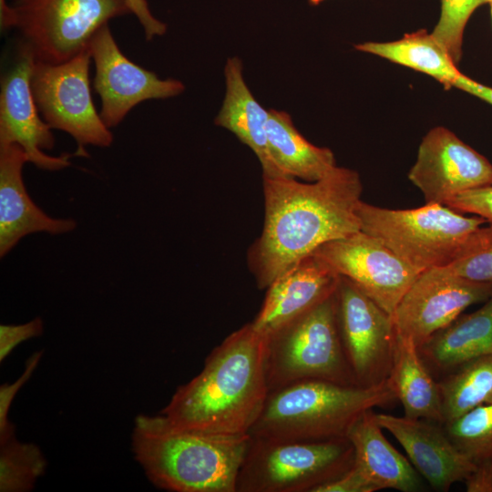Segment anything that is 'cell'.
<instances>
[{
	"instance_id": "cell-1",
	"label": "cell",
	"mask_w": 492,
	"mask_h": 492,
	"mask_svg": "<svg viewBox=\"0 0 492 492\" xmlns=\"http://www.w3.org/2000/svg\"><path fill=\"white\" fill-rule=\"evenodd\" d=\"M262 178L263 228L247 254L261 290L320 246L361 231L356 208L363 191L359 174L337 166L314 182Z\"/></svg>"
},
{
	"instance_id": "cell-2",
	"label": "cell",
	"mask_w": 492,
	"mask_h": 492,
	"mask_svg": "<svg viewBox=\"0 0 492 492\" xmlns=\"http://www.w3.org/2000/svg\"><path fill=\"white\" fill-rule=\"evenodd\" d=\"M268 395L264 338L249 323L211 351L201 372L178 387L160 414L179 429L247 435Z\"/></svg>"
},
{
	"instance_id": "cell-3",
	"label": "cell",
	"mask_w": 492,
	"mask_h": 492,
	"mask_svg": "<svg viewBox=\"0 0 492 492\" xmlns=\"http://www.w3.org/2000/svg\"><path fill=\"white\" fill-rule=\"evenodd\" d=\"M251 436L217 435L174 427L165 415H139L132 447L157 487L175 492H236Z\"/></svg>"
},
{
	"instance_id": "cell-4",
	"label": "cell",
	"mask_w": 492,
	"mask_h": 492,
	"mask_svg": "<svg viewBox=\"0 0 492 492\" xmlns=\"http://www.w3.org/2000/svg\"><path fill=\"white\" fill-rule=\"evenodd\" d=\"M396 400L388 378L368 387L300 381L269 393L249 435L275 441L345 438L364 413Z\"/></svg>"
},
{
	"instance_id": "cell-5",
	"label": "cell",
	"mask_w": 492,
	"mask_h": 492,
	"mask_svg": "<svg viewBox=\"0 0 492 492\" xmlns=\"http://www.w3.org/2000/svg\"><path fill=\"white\" fill-rule=\"evenodd\" d=\"M361 231L376 238L419 272L446 267L459 259L472 234L487 223L443 204L408 210L359 201Z\"/></svg>"
},
{
	"instance_id": "cell-6",
	"label": "cell",
	"mask_w": 492,
	"mask_h": 492,
	"mask_svg": "<svg viewBox=\"0 0 492 492\" xmlns=\"http://www.w3.org/2000/svg\"><path fill=\"white\" fill-rule=\"evenodd\" d=\"M263 338L269 393L305 380L357 385L339 334L335 292Z\"/></svg>"
},
{
	"instance_id": "cell-7",
	"label": "cell",
	"mask_w": 492,
	"mask_h": 492,
	"mask_svg": "<svg viewBox=\"0 0 492 492\" xmlns=\"http://www.w3.org/2000/svg\"><path fill=\"white\" fill-rule=\"evenodd\" d=\"M354 464V448L347 437L275 441L251 436L236 492H314Z\"/></svg>"
},
{
	"instance_id": "cell-8",
	"label": "cell",
	"mask_w": 492,
	"mask_h": 492,
	"mask_svg": "<svg viewBox=\"0 0 492 492\" xmlns=\"http://www.w3.org/2000/svg\"><path fill=\"white\" fill-rule=\"evenodd\" d=\"M11 6L18 46L49 64L68 61L109 20L131 13L127 0H15Z\"/></svg>"
},
{
	"instance_id": "cell-9",
	"label": "cell",
	"mask_w": 492,
	"mask_h": 492,
	"mask_svg": "<svg viewBox=\"0 0 492 492\" xmlns=\"http://www.w3.org/2000/svg\"><path fill=\"white\" fill-rule=\"evenodd\" d=\"M90 54L83 50L67 62L34 61L30 87L36 108L51 128L63 130L77 143V156L85 147H108L113 135L97 112L90 91Z\"/></svg>"
},
{
	"instance_id": "cell-10",
	"label": "cell",
	"mask_w": 492,
	"mask_h": 492,
	"mask_svg": "<svg viewBox=\"0 0 492 492\" xmlns=\"http://www.w3.org/2000/svg\"><path fill=\"white\" fill-rule=\"evenodd\" d=\"M335 296L339 334L357 385L385 381L394 357L392 316L344 276L339 277Z\"/></svg>"
},
{
	"instance_id": "cell-11",
	"label": "cell",
	"mask_w": 492,
	"mask_h": 492,
	"mask_svg": "<svg viewBox=\"0 0 492 492\" xmlns=\"http://www.w3.org/2000/svg\"><path fill=\"white\" fill-rule=\"evenodd\" d=\"M492 284L477 282L452 272L446 266L422 272L392 314L395 333L417 347L470 305L486 302Z\"/></svg>"
},
{
	"instance_id": "cell-12",
	"label": "cell",
	"mask_w": 492,
	"mask_h": 492,
	"mask_svg": "<svg viewBox=\"0 0 492 492\" xmlns=\"http://www.w3.org/2000/svg\"><path fill=\"white\" fill-rule=\"evenodd\" d=\"M313 254L349 279L391 316L421 273L382 241L362 231L327 242Z\"/></svg>"
},
{
	"instance_id": "cell-13",
	"label": "cell",
	"mask_w": 492,
	"mask_h": 492,
	"mask_svg": "<svg viewBox=\"0 0 492 492\" xmlns=\"http://www.w3.org/2000/svg\"><path fill=\"white\" fill-rule=\"evenodd\" d=\"M87 50L95 63L93 86L101 99L99 116L108 128L118 126L140 102L172 97L185 89L181 81L160 79L126 57L108 24L91 36Z\"/></svg>"
},
{
	"instance_id": "cell-14",
	"label": "cell",
	"mask_w": 492,
	"mask_h": 492,
	"mask_svg": "<svg viewBox=\"0 0 492 492\" xmlns=\"http://www.w3.org/2000/svg\"><path fill=\"white\" fill-rule=\"evenodd\" d=\"M426 204H443L464 191L492 185V164L444 128H432L422 139L408 173Z\"/></svg>"
},
{
	"instance_id": "cell-15",
	"label": "cell",
	"mask_w": 492,
	"mask_h": 492,
	"mask_svg": "<svg viewBox=\"0 0 492 492\" xmlns=\"http://www.w3.org/2000/svg\"><path fill=\"white\" fill-rule=\"evenodd\" d=\"M34 57L18 46L12 67L1 78L0 146L17 144L26 153L28 162L46 170H58L70 166L74 154L50 156L55 138L51 128L40 118L31 91L30 79Z\"/></svg>"
},
{
	"instance_id": "cell-16",
	"label": "cell",
	"mask_w": 492,
	"mask_h": 492,
	"mask_svg": "<svg viewBox=\"0 0 492 492\" xmlns=\"http://www.w3.org/2000/svg\"><path fill=\"white\" fill-rule=\"evenodd\" d=\"M374 417L402 446L415 470L436 491L446 492L454 484L464 482L477 466L438 423L375 412Z\"/></svg>"
},
{
	"instance_id": "cell-17",
	"label": "cell",
	"mask_w": 492,
	"mask_h": 492,
	"mask_svg": "<svg viewBox=\"0 0 492 492\" xmlns=\"http://www.w3.org/2000/svg\"><path fill=\"white\" fill-rule=\"evenodd\" d=\"M340 275L312 254L278 277L268 288L261 310L251 323L266 336L334 293Z\"/></svg>"
},
{
	"instance_id": "cell-18",
	"label": "cell",
	"mask_w": 492,
	"mask_h": 492,
	"mask_svg": "<svg viewBox=\"0 0 492 492\" xmlns=\"http://www.w3.org/2000/svg\"><path fill=\"white\" fill-rule=\"evenodd\" d=\"M28 158L17 144L0 146V256L35 232L62 234L76 228L71 219H54L30 199L22 178Z\"/></svg>"
},
{
	"instance_id": "cell-19",
	"label": "cell",
	"mask_w": 492,
	"mask_h": 492,
	"mask_svg": "<svg viewBox=\"0 0 492 492\" xmlns=\"http://www.w3.org/2000/svg\"><path fill=\"white\" fill-rule=\"evenodd\" d=\"M383 430L373 410L364 413L354 423L347 434L354 448V465L378 490L424 491L423 477L409 459L388 441Z\"/></svg>"
},
{
	"instance_id": "cell-20",
	"label": "cell",
	"mask_w": 492,
	"mask_h": 492,
	"mask_svg": "<svg viewBox=\"0 0 492 492\" xmlns=\"http://www.w3.org/2000/svg\"><path fill=\"white\" fill-rule=\"evenodd\" d=\"M417 350L436 379L471 359L492 354V294L479 309L460 314Z\"/></svg>"
},
{
	"instance_id": "cell-21",
	"label": "cell",
	"mask_w": 492,
	"mask_h": 492,
	"mask_svg": "<svg viewBox=\"0 0 492 492\" xmlns=\"http://www.w3.org/2000/svg\"><path fill=\"white\" fill-rule=\"evenodd\" d=\"M224 76L226 93L214 123L232 132L257 156L262 176L285 177L270 154L266 125L269 110L253 97L242 77V64L238 57L227 60Z\"/></svg>"
},
{
	"instance_id": "cell-22",
	"label": "cell",
	"mask_w": 492,
	"mask_h": 492,
	"mask_svg": "<svg viewBox=\"0 0 492 492\" xmlns=\"http://www.w3.org/2000/svg\"><path fill=\"white\" fill-rule=\"evenodd\" d=\"M388 379L402 404L405 416L442 425L437 380L422 361L417 346L411 340L395 333L393 365Z\"/></svg>"
},
{
	"instance_id": "cell-23",
	"label": "cell",
	"mask_w": 492,
	"mask_h": 492,
	"mask_svg": "<svg viewBox=\"0 0 492 492\" xmlns=\"http://www.w3.org/2000/svg\"><path fill=\"white\" fill-rule=\"evenodd\" d=\"M266 131L270 154L283 176L314 182L336 167L333 151L309 142L287 112L269 109Z\"/></svg>"
},
{
	"instance_id": "cell-24",
	"label": "cell",
	"mask_w": 492,
	"mask_h": 492,
	"mask_svg": "<svg viewBox=\"0 0 492 492\" xmlns=\"http://www.w3.org/2000/svg\"><path fill=\"white\" fill-rule=\"evenodd\" d=\"M354 47L425 73L446 89L453 87L461 74L447 50L425 29L405 34L396 41L365 42Z\"/></svg>"
},
{
	"instance_id": "cell-25",
	"label": "cell",
	"mask_w": 492,
	"mask_h": 492,
	"mask_svg": "<svg viewBox=\"0 0 492 492\" xmlns=\"http://www.w3.org/2000/svg\"><path fill=\"white\" fill-rule=\"evenodd\" d=\"M442 425L492 403V354L471 359L437 379Z\"/></svg>"
},
{
	"instance_id": "cell-26",
	"label": "cell",
	"mask_w": 492,
	"mask_h": 492,
	"mask_svg": "<svg viewBox=\"0 0 492 492\" xmlns=\"http://www.w3.org/2000/svg\"><path fill=\"white\" fill-rule=\"evenodd\" d=\"M0 444V491L30 490L46 466L42 452L36 445L20 443L14 436Z\"/></svg>"
},
{
	"instance_id": "cell-27",
	"label": "cell",
	"mask_w": 492,
	"mask_h": 492,
	"mask_svg": "<svg viewBox=\"0 0 492 492\" xmlns=\"http://www.w3.org/2000/svg\"><path fill=\"white\" fill-rule=\"evenodd\" d=\"M443 426L456 447L474 463L492 461V403Z\"/></svg>"
},
{
	"instance_id": "cell-28",
	"label": "cell",
	"mask_w": 492,
	"mask_h": 492,
	"mask_svg": "<svg viewBox=\"0 0 492 492\" xmlns=\"http://www.w3.org/2000/svg\"><path fill=\"white\" fill-rule=\"evenodd\" d=\"M491 0H441V15L431 33L457 64L462 54L463 33L472 13Z\"/></svg>"
},
{
	"instance_id": "cell-29",
	"label": "cell",
	"mask_w": 492,
	"mask_h": 492,
	"mask_svg": "<svg viewBox=\"0 0 492 492\" xmlns=\"http://www.w3.org/2000/svg\"><path fill=\"white\" fill-rule=\"evenodd\" d=\"M446 267L465 279L492 284V225L478 228L462 256Z\"/></svg>"
},
{
	"instance_id": "cell-30",
	"label": "cell",
	"mask_w": 492,
	"mask_h": 492,
	"mask_svg": "<svg viewBox=\"0 0 492 492\" xmlns=\"http://www.w3.org/2000/svg\"><path fill=\"white\" fill-rule=\"evenodd\" d=\"M446 206L479 216L492 225V185L472 189L449 199Z\"/></svg>"
},
{
	"instance_id": "cell-31",
	"label": "cell",
	"mask_w": 492,
	"mask_h": 492,
	"mask_svg": "<svg viewBox=\"0 0 492 492\" xmlns=\"http://www.w3.org/2000/svg\"><path fill=\"white\" fill-rule=\"evenodd\" d=\"M43 352L32 355L26 363V369L21 376L11 384H4L0 388V443L13 436V428L7 419L11 403L23 384L29 379L36 367Z\"/></svg>"
},
{
	"instance_id": "cell-32",
	"label": "cell",
	"mask_w": 492,
	"mask_h": 492,
	"mask_svg": "<svg viewBox=\"0 0 492 492\" xmlns=\"http://www.w3.org/2000/svg\"><path fill=\"white\" fill-rule=\"evenodd\" d=\"M43 332V322L36 318L23 324L0 325V361L2 362L13 349L24 341L39 336Z\"/></svg>"
},
{
	"instance_id": "cell-33",
	"label": "cell",
	"mask_w": 492,
	"mask_h": 492,
	"mask_svg": "<svg viewBox=\"0 0 492 492\" xmlns=\"http://www.w3.org/2000/svg\"><path fill=\"white\" fill-rule=\"evenodd\" d=\"M376 486L354 464L337 478L317 487L314 492H374Z\"/></svg>"
},
{
	"instance_id": "cell-34",
	"label": "cell",
	"mask_w": 492,
	"mask_h": 492,
	"mask_svg": "<svg viewBox=\"0 0 492 492\" xmlns=\"http://www.w3.org/2000/svg\"><path fill=\"white\" fill-rule=\"evenodd\" d=\"M127 3L130 12L136 15L143 27L147 40H152L155 36L166 33L167 25L152 15L147 0H127Z\"/></svg>"
},
{
	"instance_id": "cell-35",
	"label": "cell",
	"mask_w": 492,
	"mask_h": 492,
	"mask_svg": "<svg viewBox=\"0 0 492 492\" xmlns=\"http://www.w3.org/2000/svg\"><path fill=\"white\" fill-rule=\"evenodd\" d=\"M463 483L466 492H492V461L477 463Z\"/></svg>"
},
{
	"instance_id": "cell-36",
	"label": "cell",
	"mask_w": 492,
	"mask_h": 492,
	"mask_svg": "<svg viewBox=\"0 0 492 492\" xmlns=\"http://www.w3.org/2000/svg\"><path fill=\"white\" fill-rule=\"evenodd\" d=\"M453 87L492 104V87L484 86L462 73L456 78Z\"/></svg>"
},
{
	"instance_id": "cell-37",
	"label": "cell",
	"mask_w": 492,
	"mask_h": 492,
	"mask_svg": "<svg viewBox=\"0 0 492 492\" xmlns=\"http://www.w3.org/2000/svg\"><path fill=\"white\" fill-rule=\"evenodd\" d=\"M14 13L6 0H0V25L2 30L14 28Z\"/></svg>"
},
{
	"instance_id": "cell-38",
	"label": "cell",
	"mask_w": 492,
	"mask_h": 492,
	"mask_svg": "<svg viewBox=\"0 0 492 492\" xmlns=\"http://www.w3.org/2000/svg\"><path fill=\"white\" fill-rule=\"evenodd\" d=\"M323 1H324V0H309V3H310V5H318L321 4Z\"/></svg>"
},
{
	"instance_id": "cell-39",
	"label": "cell",
	"mask_w": 492,
	"mask_h": 492,
	"mask_svg": "<svg viewBox=\"0 0 492 492\" xmlns=\"http://www.w3.org/2000/svg\"><path fill=\"white\" fill-rule=\"evenodd\" d=\"M490 6H491V15H492V0L490 1Z\"/></svg>"
}]
</instances>
